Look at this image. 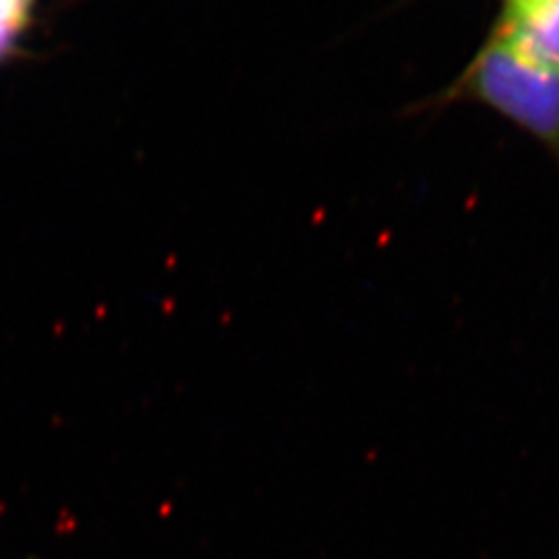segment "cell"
Wrapping results in <instances>:
<instances>
[{
    "label": "cell",
    "mask_w": 559,
    "mask_h": 559,
    "mask_svg": "<svg viewBox=\"0 0 559 559\" xmlns=\"http://www.w3.org/2000/svg\"><path fill=\"white\" fill-rule=\"evenodd\" d=\"M475 87L531 131L559 138V71L533 64L496 41L475 69Z\"/></svg>",
    "instance_id": "1"
},
{
    "label": "cell",
    "mask_w": 559,
    "mask_h": 559,
    "mask_svg": "<svg viewBox=\"0 0 559 559\" xmlns=\"http://www.w3.org/2000/svg\"><path fill=\"white\" fill-rule=\"evenodd\" d=\"M498 41L533 64L559 71V0H512Z\"/></svg>",
    "instance_id": "2"
}]
</instances>
